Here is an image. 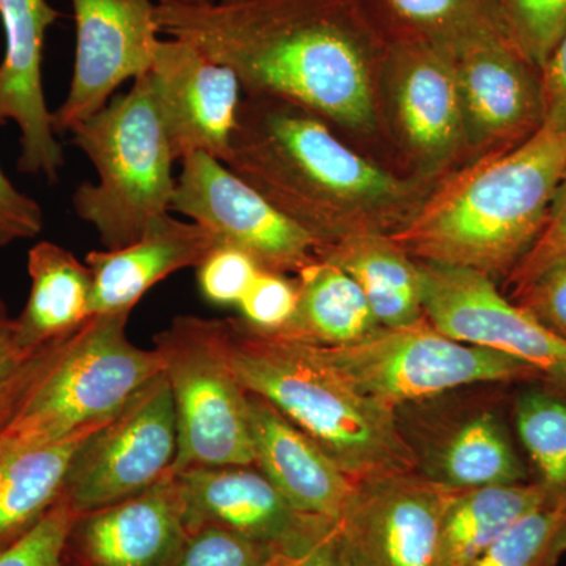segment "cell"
Returning <instances> with one entry per match:
<instances>
[{"mask_svg":"<svg viewBox=\"0 0 566 566\" xmlns=\"http://www.w3.org/2000/svg\"><path fill=\"white\" fill-rule=\"evenodd\" d=\"M334 531L318 545L307 551L304 556L293 558V566H345L340 554H338L337 545H335Z\"/></svg>","mask_w":566,"mask_h":566,"instance_id":"60d3db41","label":"cell"},{"mask_svg":"<svg viewBox=\"0 0 566 566\" xmlns=\"http://www.w3.org/2000/svg\"><path fill=\"white\" fill-rule=\"evenodd\" d=\"M218 244L210 230L167 212L156 218L136 243L117 251L88 252L85 264L93 275L92 314L133 312L156 283L199 266Z\"/></svg>","mask_w":566,"mask_h":566,"instance_id":"7402d4cb","label":"cell"},{"mask_svg":"<svg viewBox=\"0 0 566 566\" xmlns=\"http://www.w3.org/2000/svg\"><path fill=\"white\" fill-rule=\"evenodd\" d=\"M510 39L536 70L566 31V0H499Z\"/></svg>","mask_w":566,"mask_h":566,"instance_id":"4dcf8cb0","label":"cell"},{"mask_svg":"<svg viewBox=\"0 0 566 566\" xmlns=\"http://www.w3.org/2000/svg\"><path fill=\"white\" fill-rule=\"evenodd\" d=\"M460 491L419 472L357 482L335 545L345 566H436L439 528Z\"/></svg>","mask_w":566,"mask_h":566,"instance_id":"7c38bea8","label":"cell"},{"mask_svg":"<svg viewBox=\"0 0 566 566\" xmlns=\"http://www.w3.org/2000/svg\"><path fill=\"white\" fill-rule=\"evenodd\" d=\"M510 300L566 342V259L510 293Z\"/></svg>","mask_w":566,"mask_h":566,"instance_id":"8d00e7d4","label":"cell"},{"mask_svg":"<svg viewBox=\"0 0 566 566\" xmlns=\"http://www.w3.org/2000/svg\"><path fill=\"white\" fill-rule=\"evenodd\" d=\"M543 96V126L566 132V31L539 70Z\"/></svg>","mask_w":566,"mask_h":566,"instance_id":"ab89813d","label":"cell"},{"mask_svg":"<svg viewBox=\"0 0 566 566\" xmlns=\"http://www.w3.org/2000/svg\"><path fill=\"white\" fill-rule=\"evenodd\" d=\"M566 554V509L543 505L517 520L471 566H557Z\"/></svg>","mask_w":566,"mask_h":566,"instance_id":"f546056e","label":"cell"},{"mask_svg":"<svg viewBox=\"0 0 566 566\" xmlns=\"http://www.w3.org/2000/svg\"><path fill=\"white\" fill-rule=\"evenodd\" d=\"M129 315H93L76 333L41 346L0 427V453L59 444L109 422L163 374L156 349L129 340Z\"/></svg>","mask_w":566,"mask_h":566,"instance_id":"5b68a950","label":"cell"},{"mask_svg":"<svg viewBox=\"0 0 566 566\" xmlns=\"http://www.w3.org/2000/svg\"><path fill=\"white\" fill-rule=\"evenodd\" d=\"M106 423L59 444L0 453V554L31 534L61 501L74 458Z\"/></svg>","mask_w":566,"mask_h":566,"instance_id":"484cf974","label":"cell"},{"mask_svg":"<svg viewBox=\"0 0 566 566\" xmlns=\"http://www.w3.org/2000/svg\"><path fill=\"white\" fill-rule=\"evenodd\" d=\"M262 268L249 253L233 245L218 244L197 266L200 293L208 303L238 305Z\"/></svg>","mask_w":566,"mask_h":566,"instance_id":"d6a6232c","label":"cell"},{"mask_svg":"<svg viewBox=\"0 0 566 566\" xmlns=\"http://www.w3.org/2000/svg\"><path fill=\"white\" fill-rule=\"evenodd\" d=\"M76 24L73 80L65 102L52 112L57 134L102 111L126 81L150 71L158 50L151 0H71Z\"/></svg>","mask_w":566,"mask_h":566,"instance_id":"5bb4252c","label":"cell"},{"mask_svg":"<svg viewBox=\"0 0 566 566\" xmlns=\"http://www.w3.org/2000/svg\"><path fill=\"white\" fill-rule=\"evenodd\" d=\"M382 73L394 84V103L406 142L427 166H442L465 139L463 99L455 62L422 43L387 48Z\"/></svg>","mask_w":566,"mask_h":566,"instance_id":"ffe728a7","label":"cell"},{"mask_svg":"<svg viewBox=\"0 0 566 566\" xmlns=\"http://www.w3.org/2000/svg\"><path fill=\"white\" fill-rule=\"evenodd\" d=\"M312 348L353 389L395 411L464 387L543 382L523 360L453 340L427 318L381 327L359 344Z\"/></svg>","mask_w":566,"mask_h":566,"instance_id":"52a82bcc","label":"cell"},{"mask_svg":"<svg viewBox=\"0 0 566 566\" xmlns=\"http://www.w3.org/2000/svg\"><path fill=\"white\" fill-rule=\"evenodd\" d=\"M39 349H25L20 344L14 318L0 301V427L6 422Z\"/></svg>","mask_w":566,"mask_h":566,"instance_id":"74e56055","label":"cell"},{"mask_svg":"<svg viewBox=\"0 0 566 566\" xmlns=\"http://www.w3.org/2000/svg\"><path fill=\"white\" fill-rule=\"evenodd\" d=\"M178 2H186V3H211V2H218V0H178Z\"/></svg>","mask_w":566,"mask_h":566,"instance_id":"7bdbcfd3","label":"cell"},{"mask_svg":"<svg viewBox=\"0 0 566 566\" xmlns=\"http://www.w3.org/2000/svg\"><path fill=\"white\" fill-rule=\"evenodd\" d=\"M172 390L178 453L174 474L255 465L249 394L223 352L219 319L175 316L155 337Z\"/></svg>","mask_w":566,"mask_h":566,"instance_id":"ba28073f","label":"cell"},{"mask_svg":"<svg viewBox=\"0 0 566 566\" xmlns=\"http://www.w3.org/2000/svg\"><path fill=\"white\" fill-rule=\"evenodd\" d=\"M565 169L566 132L542 126L447 178L389 238L417 262L506 277L545 229Z\"/></svg>","mask_w":566,"mask_h":566,"instance_id":"3957f363","label":"cell"},{"mask_svg":"<svg viewBox=\"0 0 566 566\" xmlns=\"http://www.w3.org/2000/svg\"><path fill=\"white\" fill-rule=\"evenodd\" d=\"M360 2L387 44L422 43L453 54L480 40L512 41L499 0Z\"/></svg>","mask_w":566,"mask_h":566,"instance_id":"cb8c5ba5","label":"cell"},{"mask_svg":"<svg viewBox=\"0 0 566 566\" xmlns=\"http://www.w3.org/2000/svg\"><path fill=\"white\" fill-rule=\"evenodd\" d=\"M74 516L62 497L31 534L0 554V566H69L65 543Z\"/></svg>","mask_w":566,"mask_h":566,"instance_id":"836d02e7","label":"cell"},{"mask_svg":"<svg viewBox=\"0 0 566 566\" xmlns=\"http://www.w3.org/2000/svg\"><path fill=\"white\" fill-rule=\"evenodd\" d=\"M494 403L479 397L465 405L424 400L398 408L417 472L455 491L527 482L526 464Z\"/></svg>","mask_w":566,"mask_h":566,"instance_id":"4fadbf2b","label":"cell"},{"mask_svg":"<svg viewBox=\"0 0 566 566\" xmlns=\"http://www.w3.org/2000/svg\"><path fill=\"white\" fill-rule=\"evenodd\" d=\"M417 262V260H416ZM419 263L424 318L439 333L523 360L543 385L566 392V342L505 297L490 275Z\"/></svg>","mask_w":566,"mask_h":566,"instance_id":"30bf717a","label":"cell"},{"mask_svg":"<svg viewBox=\"0 0 566 566\" xmlns=\"http://www.w3.org/2000/svg\"><path fill=\"white\" fill-rule=\"evenodd\" d=\"M31 293L14 318L25 349L54 344L84 327L92 318L93 275L62 245L41 241L28 256Z\"/></svg>","mask_w":566,"mask_h":566,"instance_id":"603a6c76","label":"cell"},{"mask_svg":"<svg viewBox=\"0 0 566 566\" xmlns=\"http://www.w3.org/2000/svg\"><path fill=\"white\" fill-rule=\"evenodd\" d=\"M186 531L219 527L297 558L333 534L335 523L294 509L256 465H218L175 474Z\"/></svg>","mask_w":566,"mask_h":566,"instance_id":"9a60e30c","label":"cell"},{"mask_svg":"<svg viewBox=\"0 0 566 566\" xmlns=\"http://www.w3.org/2000/svg\"><path fill=\"white\" fill-rule=\"evenodd\" d=\"M175 161L205 153L229 158L240 118V77L186 41L161 40L150 69Z\"/></svg>","mask_w":566,"mask_h":566,"instance_id":"2e32d148","label":"cell"},{"mask_svg":"<svg viewBox=\"0 0 566 566\" xmlns=\"http://www.w3.org/2000/svg\"><path fill=\"white\" fill-rule=\"evenodd\" d=\"M268 566H293V558L277 554V556H275Z\"/></svg>","mask_w":566,"mask_h":566,"instance_id":"b9f144b4","label":"cell"},{"mask_svg":"<svg viewBox=\"0 0 566 566\" xmlns=\"http://www.w3.org/2000/svg\"><path fill=\"white\" fill-rule=\"evenodd\" d=\"M450 57L460 82L465 139L482 156L510 150L542 128L539 71L512 41H475Z\"/></svg>","mask_w":566,"mask_h":566,"instance_id":"e0dca14e","label":"cell"},{"mask_svg":"<svg viewBox=\"0 0 566 566\" xmlns=\"http://www.w3.org/2000/svg\"><path fill=\"white\" fill-rule=\"evenodd\" d=\"M273 547L219 527L186 531L166 566H268Z\"/></svg>","mask_w":566,"mask_h":566,"instance_id":"1f68e13d","label":"cell"},{"mask_svg":"<svg viewBox=\"0 0 566 566\" xmlns=\"http://www.w3.org/2000/svg\"><path fill=\"white\" fill-rule=\"evenodd\" d=\"M513 419L546 505L566 509V392L532 382L517 395Z\"/></svg>","mask_w":566,"mask_h":566,"instance_id":"f1b7e54d","label":"cell"},{"mask_svg":"<svg viewBox=\"0 0 566 566\" xmlns=\"http://www.w3.org/2000/svg\"><path fill=\"white\" fill-rule=\"evenodd\" d=\"M297 303L296 282L285 274L260 271L238 304L241 319L262 333H277L292 319Z\"/></svg>","mask_w":566,"mask_h":566,"instance_id":"e575fe53","label":"cell"},{"mask_svg":"<svg viewBox=\"0 0 566 566\" xmlns=\"http://www.w3.org/2000/svg\"><path fill=\"white\" fill-rule=\"evenodd\" d=\"M61 13L48 0H0L6 54L0 63V125L17 123L22 174L57 180L65 166L41 80L46 33Z\"/></svg>","mask_w":566,"mask_h":566,"instance_id":"ac0fdd59","label":"cell"},{"mask_svg":"<svg viewBox=\"0 0 566 566\" xmlns=\"http://www.w3.org/2000/svg\"><path fill=\"white\" fill-rule=\"evenodd\" d=\"M294 315L277 334L303 344L348 346L378 333V323L359 283L329 260L318 259L297 273Z\"/></svg>","mask_w":566,"mask_h":566,"instance_id":"d4e9b609","label":"cell"},{"mask_svg":"<svg viewBox=\"0 0 566 566\" xmlns=\"http://www.w3.org/2000/svg\"><path fill=\"white\" fill-rule=\"evenodd\" d=\"M248 394L256 468L294 509L337 524L352 504L357 482L273 405Z\"/></svg>","mask_w":566,"mask_h":566,"instance_id":"44dd1931","label":"cell"},{"mask_svg":"<svg viewBox=\"0 0 566 566\" xmlns=\"http://www.w3.org/2000/svg\"><path fill=\"white\" fill-rule=\"evenodd\" d=\"M546 505L535 482L460 491L439 528L436 566H471L517 520Z\"/></svg>","mask_w":566,"mask_h":566,"instance_id":"83f0119b","label":"cell"},{"mask_svg":"<svg viewBox=\"0 0 566 566\" xmlns=\"http://www.w3.org/2000/svg\"><path fill=\"white\" fill-rule=\"evenodd\" d=\"M177 453L172 390L163 371L81 447L62 497L74 515L115 504L174 474Z\"/></svg>","mask_w":566,"mask_h":566,"instance_id":"9c48e42d","label":"cell"},{"mask_svg":"<svg viewBox=\"0 0 566 566\" xmlns=\"http://www.w3.org/2000/svg\"><path fill=\"white\" fill-rule=\"evenodd\" d=\"M43 230V210L0 169V245L31 240Z\"/></svg>","mask_w":566,"mask_h":566,"instance_id":"f35d334b","label":"cell"},{"mask_svg":"<svg viewBox=\"0 0 566 566\" xmlns=\"http://www.w3.org/2000/svg\"><path fill=\"white\" fill-rule=\"evenodd\" d=\"M70 134L98 177L73 193L74 211L106 251L136 243L156 218L170 212L177 188V161L150 71Z\"/></svg>","mask_w":566,"mask_h":566,"instance_id":"8992f818","label":"cell"},{"mask_svg":"<svg viewBox=\"0 0 566 566\" xmlns=\"http://www.w3.org/2000/svg\"><path fill=\"white\" fill-rule=\"evenodd\" d=\"M159 32L232 69L248 95L297 104L353 129L375 125L387 41L360 0H158Z\"/></svg>","mask_w":566,"mask_h":566,"instance_id":"6da1fadb","label":"cell"},{"mask_svg":"<svg viewBox=\"0 0 566 566\" xmlns=\"http://www.w3.org/2000/svg\"><path fill=\"white\" fill-rule=\"evenodd\" d=\"M186 534L180 483L169 474L142 493L74 516L69 566H166Z\"/></svg>","mask_w":566,"mask_h":566,"instance_id":"d6986e66","label":"cell"},{"mask_svg":"<svg viewBox=\"0 0 566 566\" xmlns=\"http://www.w3.org/2000/svg\"><path fill=\"white\" fill-rule=\"evenodd\" d=\"M319 244L397 232L422 205V189L338 139L319 115L249 95L223 163ZM319 259V253H318Z\"/></svg>","mask_w":566,"mask_h":566,"instance_id":"7a4b0ae2","label":"cell"},{"mask_svg":"<svg viewBox=\"0 0 566 566\" xmlns=\"http://www.w3.org/2000/svg\"><path fill=\"white\" fill-rule=\"evenodd\" d=\"M564 259H566V169L558 182L545 229L523 260L513 268L512 273L506 275L505 286L510 293L516 292L543 273L546 268Z\"/></svg>","mask_w":566,"mask_h":566,"instance_id":"d590c367","label":"cell"},{"mask_svg":"<svg viewBox=\"0 0 566 566\" xmlns=\"http://www.w3.org/2000/svg\"><path fill=\"white\" fill-rule=\"evenodd\" d=\"M223 352L248 392L273 405L354 482L416 472L397 411L345 382L312 345L219 319Z\"/></svg>","mask_w":566,"mask_h":566,"instance_id":"277c9868","label":"cell"},{"mask_svg":"<svg viewBox=\"0 0 566 566\" xmlns=\"http://www.w3.org/2000/svg\"><path fill=\"white\" fill-rule=\"evenodd\" d=\"M180 163L170 211L249 253L264 271L297 274L318 260V241L226 164L205 153Z\"/></svg>","mask_w":566,"mask_h":566,"instance_id":"8fae6325","label":"cell"},{"mask_svg":"<svg viewBox=\"0 0 566 566\" xmlns=\"http://www.w3.org/2000/svg\"><path fill=\"white\" fill-rule=\"evenodd\" d=\"M354 281L367 296L381 327L411 326L424 319L419 263L389 234L349 238L319 252Z\"/></svg>","mask_w":566,"mask_h":566,"instance_id":"4316f807","label":"cell"}]
</instances>
